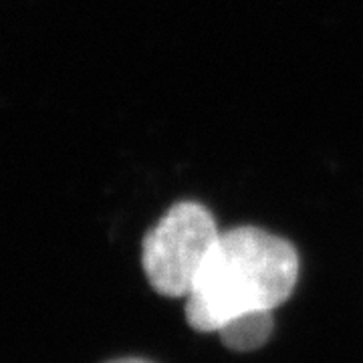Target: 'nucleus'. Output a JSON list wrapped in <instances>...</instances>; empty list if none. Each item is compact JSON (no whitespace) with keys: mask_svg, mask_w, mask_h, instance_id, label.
<instances>
[{"mask_svg":"<svg viewBox=\"0 0 363 363\" xmlns=\"http://www.w3.org/2000/svg\"><path fill=\"white\" fill-rule=\"evenodd\" d=\"M220 230L212 212L194 200L169 206L142 240V269L150 286L168 298H188Z\"/></svg>","mask_w":363,"mask_h":363,"instance_id":"obj_2","label":"nucleus"},{"mask_svg":"<svg viewBox=\"0 0 363 363\" xmlns=\"http://www.w3.org/2000/svg\"><path fill=\"white\" fill-rule=\"evenodd\" d=\"M272 329H274L272 313H260V315H248L242 319H236L220 329L218 335L228 350L247 353L262 347L271 339Z\"/></svg>","mask_w":363,"mask_h":363,"instance_id":"obj_3","label":"nucleus"},{"mask_svg":"<svg viewBox=\"0 0 363 363\" xmlns=\"http://www.w3.org/2000/svg\"><path fill=\"white\" fill-rule=\"evenodd\" d=\"M298 264L297 248L283 236L259 226L224 230L186 298V323L218 333L236 319L272 313L293 295Z\"/></svg>","mask_w":363,"mask_h":363,"instance_id":"obj_1","label":"nucleus"},{"mask_svg":"<svg viewBox=\"0 0 363 363\" xmlns=\"http://www.w3.org/2000/svg\"><path fill=\"white\" fill-rule=\"evenodd\" d=\"M107 363H152V362H147V359H140V357H123V359H113V362H107Z\"/></svg>","mask_w":363,"mask_h":363,"instance_id":"obj_4","label":"nucleus"}]
</instances>
